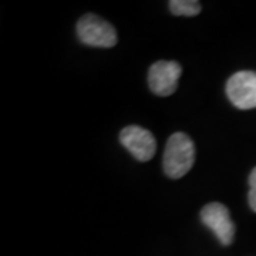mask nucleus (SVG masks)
<instances>
[{
	"label": "nucleus",
	"mask_w": 256,
	"mask_h": 256,
	"mask_svg": "<svg viewBox=\"0 0 256 256\" xmlns=\"http://www.w3.org/2000/svg\"><path fill=\"white\" fill-rule=\"evenodd\" d=\"M80 42L92 47H112L117 44V32L107 20L97 14H84L77 23Z\"/></svg>",
	"instance_id": "2"
},
{
	"label": "nucleus",
	"mask_w": 256,
	"mask_h": 256,
	"mask_svg": "<svg viewBox=\"0 0 256 256\" xmlns=\"http://www.w3.org/2000/svg\"><path fill=\"white\" fill-rule=\"evenodd\" d=\"M225 92L229 101L239 110L256 108V73L238 72L230 76Z\"/></svg>",
	"instance_id": "4"
},
{
	"label": "nucleus",
	"mask_w": 256,
	"mask_h": 256,
	"mask_svg": "<svg viewBox=\"0 0 256 256\" xmlns=\"http://www.w3.org/2000/svg\"><path fill=\"white\" fill-rule=\"evenodd\" d=\"M120 142L138 161H150L156 156V141L154 136L142 127L128 126L120 132Z\"/></svg>",
	"instance_id": "6"
},
{
	"label": "nucleus",
	"mask_w": 256,
	"mask_h": 256,
	"mask_svg": "<svg viewBox=\"0 0 256 256\" xmlns=\"http://www.w3.org/2000/svg\"><path fill=\"white\" fill-rule=\"evenodd\" d=\"M201 220L222 245L228 246L235 239V224L230 220L228 208L220 202H210L201 210Z\"/></svg>",
	"instance_id": "3"
},
{
	"label": "nucleus",
	"mask_w": 256,
	"mask_h": 256,
	"mask_svg": "<svg viewBox=\"0 0 256 256\" xmlns=\"http://www.w3.org/2000/svg\"><path fill=\"white\" fill-rule=\"evenodd\" d=\"M195 162V146L184 132H175L168 138L162 156V168L166 176L180 180L191 171Z\"/></svg>",
	"instance_id": "1"
},
{
	"label": "nucleus",
	"mask_w": 256,
	"mask_h": 256,
	"mask_svg": "<svg viewBox=\"0 0 256 256\" xmlns=\"http://www.w3.org/2000/svg\"><path fill=\"white\" fill-rule=\"evenodd\" d=\"M170 10L175 16H186L192 18L201 13V3L196 0H171L170 3Z\"/></svg>",
	"instance_id": "7"
},
{
	"label": "nucleus",
	"mask_w": 256,
	"mask_h": 256,
	"mask_svg": "<svg viewBox=\"0 0 256 256\" xmlns=\"http://www.w3.org/2000/svg\"><path fill=\"white\" fill-rule=\"evenodd\" d=\"M182 73V67L176 62H156L148 72V86L151 92L160 97H168L178 88V80Z\"/></svg>",
	"instance_id": "5"
},
{
	"label": "nucleus",
	"mask_w": 256,
	"mask_h": 256,
	"mask_svg": "<svg viewBox=\"0 0 256 256\" xmlns=\"http://www.w3.org/2000/svg\"><path fill=\"white\" fill-rule=\"evenodd\" d=\"M248 202L250 210L256 212V166L249 175V192H248Z\"/></svg>",
	"instance_id": "8"
}]
</instances>
